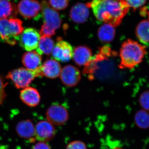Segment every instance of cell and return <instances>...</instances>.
Here are the masks:
<instances>
[{
  "label": "cell",
  "instance_id": "obj_1",
  "mask_svg": "<svg viewBox=\"0 0 149 149\" xmlns=\"http://www.w3.org/2000/svg\"><path fill=\"white\" fill-rule=\"evenodd\" d=\"M86 5L99 21L117 27L129 10L125 0H93Z\"/></svg>",
  "mask_w": 149,
  "mask_h": 149
},
{
  "label": "cell",
  "instance_id": "obj_2",
  "mask_svg": "<svg viewBox=\"0 0 149 149\" xmlns=\"http://www.w3.org/2000/svg\"><path fill=\"white\" fill-rule=\"evenodd\" d=\"M146 54L145 46L133 40H126L123 43L120 49L119 68L133 69L142 62Z\"/></svg>",
  "mask_w": 149,
  "mask_h": 149
},
{
  "label": "cell",
  "instance_id": "obj_3",
  "mask_svg": "<svg viewBox=\"0 0 149 149\" xmlns=\"http://www.w3.org/2000/svg\"><path fill=\"white\" fill-rule=\"evenodd\" d=\"M22 22L16 18L0 19V40L15 45L19 40V35L23 32Z\"/></svg>",
  "mask_w": 149,
  "mask_h": 149
},
{
  "label": "cell",
  "instance_id": "obj_4",
  "mask_svg": "<svg viewBox=\"0 0 149 149\" xmlns=\"http://www.w3.org/2000/svg\"><path fill=\"white\" fill-rule=\"evenodd\" d=\"M41 6L44 24L40 29V34L42 36L51 37L54 35L56 29L61 27V19L60 15L47 1H42Z\"/></svg>",
  "mask_w": 149,
  "mask_h": 149
},
{
  "label": "cell",
  "instance_id": "obj_5",
  "mask_svg": "<svg viewBox=\"0 0 149 149\" xmlns=\"http://www.w3.org/2000/svg\"><path fill=\"white\" fill-rule=\"evenodd\" d=\"M41 67L34 70L23 68L14 70L9 72L6 77L11 80L17 88H26L35 77L43 76Z\"/></svg>",
  "mask_w": 149,
  "mask_h": 149
},
{
  "label": "cell",
  "instance_id": "obj_6",
  "mask_svg": "<svg viewBox=\"0 0 149 149\" xmlns=\"http://www.w3.org/2000/svg\"><path fill=\"white\" fill-rule=\"evenodd\" d=\"M47 120L54 125H64L68 120L69 115L66 108L58 104L51 106L46 113Z\"/></svg>",
  "mask_w": 149,
  "mask_h": 149
},
{
  "label": "cell",
  "instance_id": "obj_7",
  "mask_svg": "<svg viewBox=\"0 0 149 149\" xmlns=\"http://www.w3.org/2000/svg\"><path fill=\"white\" fill-rule=\"evenodd\" d=\"M40 39V34L33 28H27L19 36V43L22 47L30 52L37 49Z\"/></svg>",
  "mask_w": 149,
  "mask_h": 149
},
{
  "label": "cell",
  "instance_id": "obj_8",
  "mask_svg": "<svg viewBox=\"0 0 149 149\" xmlns=\"http://www.w3.org/2000/svg\"><path fill=\"white\" fill-rule=\"evenodd\" d=\"M73 50L69 43L58 37L57 42L54 47L52 55L56 60L61 62L69 61L73 56Z\"/></svg>",
  "mask_w": 149,
  "mask_h": 149
},
{
  "label": "cell",
  "instance_id": "obj_9",
  "mask_svg": "<svg viewBox=\"0 0 149 149\" xmlns=\"http://www.w3.org/2000/svg\"><path fill=\"white\" fill-rule=\"evenodd\" d=\"M17 9L21 16L26 19L37 17L41 11V4L37 0H21Z\"/></svg>",
  "mask_w": 149,
  "mask_h": 149
},
{
  "label": "cell",
  "instance_id": "obj_10",
  "mask_svg": "<svg viewBox=\"0 0 149 149\" xmlns=\"http://www.w3.org/2000/svg\"><path fill=\"white\" fill-rule=\"evenodd\" d=\"M56 129L54 125L47 120L38 122L35 127V137L40 142H47L54 138Z\"/></svg>",
  "mask_w": 149,
  "mask_h": 149
},
{
  "label": "cell",
  "instance_id": "obj_11",
  "mask_svg": "<svg viewBox=\"0 0 149 149\" xmlns=\"http://www.w3.org/2000/svg\"><path fill=\"white\" fill-rule=\"evenodd\" d=\"M60 78L62 82L68 87H74L77 85L81 79L79 70L73 65H68L61 70Z\"/></svg>",
  "mask_w": 149,
  "mask_h": 149
},
{
  "label": "cell",
  "instance_id": "obj_12",
  "mask_svg": "<svg viewBox=\"0 0 149 149\" xmlns=\"http://www.w3.org/2000/svg\"><path fill=\"white\" fill-rule=\"evenodd\" d=\"M90 15L89 8L86 4L82 3H77L72 6L70 17L75 23L81 24L86 21Z\"/></svg>",
  "mask_w": 149,
  "mask_h": 149
},
{
  "label": "cell",
  "instance_id": "obj_13",
  "mask_svg": "<svg viewBox=\"0 0 149 149\" xmlns=\"http://www.w3.org/2000/svg\"><path fill=\"white\" fill-rule=\"evenodd\" d=\"M73 60L79 66L87 65L93 59L92 51L86 46H81L75 48L73 50Z\"/></svg>",
  "mask_w": 149,
  "mask_h": 149
},
{
  "label": "cell",
  "instance_id": "obj_14",
  "mask_svg": "<svg viewBox=\"0 0 149 149\" xmlns=\"http://www.w3.org/2000/svg\"><path fill=\"white\" fill-rule=\"evenodd\" d=\"M42 55L37 51H30L23 55L22 63L26 68L34 70L42 66Z\"/></svg>",
  "mask_w": 149,
  "mask_h": 149
},
{
  "label": "cell",
  "instance_id": "obj_15",
  "mask_svg": "<svg viewBox=\"0 0 149 149\" xmlns=\"http://www.w3.org/2000/svg\"><path fill=\"white\" fill-rule=\"evenodd\" d=\"M41 70L43 76L54 79L60 74L61 69L60 64L57 61L48 59L41 66Z\"/></svg>",
  "mask_w": 149,
  "mask_h": 149
},
{
  "label": "cell",
  "instance_id": "obj_16",
  "mask_svg": "<svg viewBox=\"0 0 149 149\" xmlns=\"http://www.w3.org/2000/svg\"><path fill=\"white\" fill-rule=\"evenodd\" d=\"M20 98L24 104L29 107H34L40 103V96L35 88L28 87L20 92Z\"/></svg>",
  "mask_w": 149,
  "mask_h": 149
},
{
  "label": "cell",
  "instance_id": "obj_17",
  "mask_svg": "<svg viewBox=\"0 0 149 149\" xmlns=\"http://www.w3.org/2000/svg\"><path fill=\"white\" fill-rule=\"evenodd\" d=\"M35 127L31 120H22L17 125V133L22 139H30L35 137Z\"/></svg>",
  "mask_w": 149,
  "mask_h": 149
},
{
  "label": "cell",
  "instance_id": "obj_18",
  "mask_svg": "<svg viewBox=\"0 0 149 149\" xmlns=\"http://www.w3.org/2000/svg\"><path fill=\"white\" fill-rule=\"evenodd\" d=\"M16 6L8 0H0V19L15 18L18 14Z\"/></svg>",
  "mask_w": 149,
  "mask_h": 149
},
{
  "label": "cell",
  "instance_id": "obj_19",
  "mask_svg": "<svg viewBox=\"0 0 149 149\" xmlns=\"http://www.w3.org/2000/svg\"><path fill=\"white\" fill-rule=\"evenodd\" d=\"M116 31L114 27L108 23H105L99 28L98 37L102 42H111L115 37Z\"/></svg>",
  "mask_w": 149,
  "mask_h": 149
},
{
  "label": "cell",
  "instance_id": "obj_20",
  "mask_svg": "<svg viewBox=\"0 0 149 149\" xmlns=\"http://www.w3.org/2000/svg\"><path fill=\"white\" fill-rule=\"evenodd\" d=\"M54 47V40L51 37L42 36L40 37L39 45L36 51L40 54L49 55L52 53Z\"/></svg>",
  "mask_w": 149,
  "mask_h": 149
},
{
  "label": "cell",
  "instance_id": "obj_21",
  "mask_svg": "<svg viewBox=\"0 0 149 149\" xmlns=\"http://www.w3.org/2000/svg\"><path fill=\"white\" fill-rule=\"evenodd\" d=\"M136 35L141 42L149 43V20L141 21L136 29Z\"/></svg>",
  "mask_w": 149,
  "mask_h": 149
},
{
  "label": "cell",
  "instance_id": "obj_22",
  "mask_svg": "<svg viewBox=\"0 0 149 149\" xmlns=\"http://www.w3.org/2000/svg\"><path fill=\"white\" fill-rule=\"evenodd\" d=\"M134 122L139 128L146 129L149 128V112L144 109L138 111L134 116Z\"/></svg>",
  "mask_w": 149,
  "mask_h": 149
},
{
  "label": "cell",
  "instance_id": "obj_23",
  "mask_svg": "<svg viewBox=\"0 0 149 149\" xmlns=\"http://www.w3.org/2000/svg\"><path fill=\"white\" fill-rule=\"evenodd\" d=\"M49 5L56 10H63L66 8L69 4V0H49Z\"/></svg>",
  "mask_w": 149,
  "mask_h": 149
},
{
  "label": "cell",
  "instance_id": "obj_24",
  "mask_svg": "<svg viewBox=\"0 0 149 149\" xmlns=\"http://www.w3.org/2000/svg\"><path fill=\"white\" fill-rule=\"evenodd\" d=\"M139 103L143 109L149 111V91L142 93L139 98Z\"/></svg>",
  "mask_w": 149,
  "mask_h": 149
},
{
  "label": "cell",
  "instance_id": "obj_25",
  "mask_svg": "<svg viewBox=\"0 0 149 149\" xmlns=\"http://www.w3.org/2000/svg\"><path fill=\"white\" fill-rule=\"evenodd\" d=\"M66 149H88L86 144L81 141H74L67 146Z\"/></svg>",
  "mask_w": 149,
  "mask_h": 149
},
{
  "label": "cell",
  "instance_id": "obj_26",
  "mask_svg": "<svg viewBox=\"0 0 149 149\" xmlns=\"http://www.w3.org/2000/svg\"><path fill=\"white\" fill-rule=\"evenodd\" d=\"M8 83L5 82L3 77L0 75V105L1 104L6 98V93L5 88Z\"/></svg>",
  "mask_w": 149,
  "mask_h": 149
},
{
  "label": "cell",
  "instance_id": "obj_27",
  "mask_svg": "<svg viewBox=\"0 0 149 149\" xmlns=\"http://www.w3.org/2000/svg\"><path fill=\"white\" fill-rule=\"evenodd\" d=\"M129 7L134 10L143 5L146 0H125Z\"/></svg>",
  "mask_w": 149,
  "mask_h": 149
},
{
  "label": "cell",
  "instance_id": "obj_28",
  "mask_svg": "<svg viewBox=\"0 0 149 149\" xmlns=\"http://www.w3.org/2000/svg\"><path fill=\"white\" fill-rule=\"evenodd\" d=\"M32 149H51L50 147L45 142H39L35 144Z\"/></svg>",
  "mask_w": 149,
  "mask_h": 149
}]
</instances>
